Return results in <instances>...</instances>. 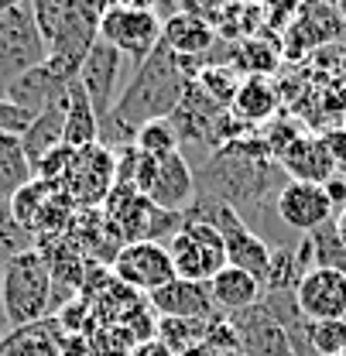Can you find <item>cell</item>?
<instances>
[{"mask_svg": "<svg viewBox=\"0 0 346 356\" xmlns=\"http://www.w3.org/2000/svg\"><path fill=\"white\" fill-rule=\"evenodd\" d=\"M192 79H196L192 69L182 58H175L165 44H158V51L141 69H134L113 106V117L134 134L155 120H172Z\"/></svg>", "mask_w": 346, "mask_h": 356, "instance_id": "1", "label": "cell"}, {"mask_svg": "<svg viewBox=\"0 0 346 356\" xmlns=\"http://www.w3.org/2000/svg\"><path fill=\"white\" fill-rule=\"evenodd\" d=\"M278 175V161H271L258 144H223L199 172L206 195L223 199L237 213L244 206H260L267 199V185Z\"/></svg>", "mask_w": 346, "mask_h": 356, "instance_id": "2", "label": "cell"}, {"mask_svg": "<svg viewBox=\"0 0 346 356\" xmlns=\"http://www.w3.org/2000/svg\"><path fill=\"white\" fill-rule=\"evenodd\" d=\"M31 7H35V24L42 31L48 58H58L79 72L89 48L100 42L103 7L86 0H35Z\"/></svg>", "mask_w": 346, "mask_h": 356, "instance_id": "3", "label": "cell"}, {"mask_svg": "<svg viewBox=\"0 0 346 356\" xmlns=\"http://www.w3.org/2000/svg\"><path fill=\"white\" fill-rule=\"evenodd\" d=\"M0 309L10 329L35 325L52 315V270L42 250H24L10 257L0 274Z\"/></svg>", "mask_w": 346, "mask_h": 356, "instance_id": "4", "label": "cell"}, {"mask_svg": "<svg viewBox=\"0 0 346 356\" xmlns=\"http://www.w3.org/2000/svg\"><path fill=\"white\" fill-rule=\"evenodd\" d=\"M165 21L158 17L155 3H103L100 38L113 44L134 69H141L162 44Z\"/></svg>", "mask_w": 346, "mask_h": 356, "instance_id": "5", "label": "cell"}, {"mask_svg": "<svg viewBox=\"0 0 346 356\" xmlns=\"http://www.w3.org/2000/svg\"><path fill=\"white\" fill-rule=\"evenodd\" d=\"M45 58L48 48L35 24V7L24 0H7V7L0 10V86L7 89Z\"/></svg>", "mask_w": 346, "mask_h": 356, "instance_id": "6", "label": "cell"}, {"mask_svg": "<svg viewBox=\"0 0 346 356\" xmlns=\"http://www.w3.org/2000/svg\"><path fill=\"white\" fill-rule=\"evenodd\" d=\"M168 257H172L175 277L182 281H199L210 284L219 270L226 267V247L223 236L217 233V226H210L206 220H189L182 222V229L165 243Z\"/></svg>", "mask_w": 346, "mask_h": 356, "instance_id": "7", "label": "cell"}, {"mask_svg": "<svg viewBox=\"0 0 346 356\" xmlns=\"http://www.w3.org/2000/svg\"><path fill=\"white\" fill-rule=\"evenodd\" d=\"M124 69H127V58H124L113 44L103 42V38L89 48L86 62L79 65V76H76V79H79L83 92L89 96V106H93V113H96V124L113 113L120 92L127 86V83H124Z\"/></svg>", "mask_w": 346, "mask_h": 356, "instance_id": "8", "label": "cell"}, {"mask_svg": "<svg viewBox=\"0 0 346 356\" xmlns=\"http://www.w3.org/2000/svg\"><path fill=\"white\" fill-rule=\"evenodd\" d=\"M76 76H79V72L69 69L65 62L45 58L42 65L28 69L24 76H17L10 86L3 89V99L14 103L17 110L38 117V113L48 110V106H58V103L65 99V92H69V86L76 83Z\"/></svg>", "mask_w": 346, "mask_h": 356, "instance_id": "9", "label": "cell"}, {"mask_svg": "<svg viewBox=\"0 0 346 356\" xmlns=\"http://www.w3.org/2000/svg\"><path fill=\"white\" fill-rule=\"evenodd\" d=\"M113 277L120 284H127L130 291H141V295L151 298L158 288H165L168 281H175L168 247L165 243H155V240L124 243L113 254Z\"/></svg>", "mask_w": 346, "mask_h": 356, "instance_id": "10", "label": "cell"}, {"mask_svg": "<svg viewBox=\"0 0 346 356\" xmlns=\"http://www.w3.org/2000/svg\"><path fill=\"white\" fill-rule=\"evenodd\" d=\"M113 185H117V158H113V151H107L100 144L76 151L65 178L58 181V188L72 202H83V206H93L100 199H110Z\"/></svg>", "mask_w": 346, "mask_h": 356, "instance_id": "11", "label": "cell"}, {"mask_svg": "<svg viewBox=\"0 0 346 356\" xmlns=\"http://www.w3.org/2000/svg\"><path fill=\"white\" fill-rule=\"evenodd\" d=\"M151 206L165 209V213H175V216H185L189 206L196 202L199 188H196V172L189 168L185 154L178 151L165 161H155L151 175H148V185L141 192Z\"/></svg>", "mask_w": 346, "mask_h": 356, "instance_id": "12", "label": "cell"}, {"mask_svg": "<svg viewBox=\"0 0 346 356\" xmlns=\"http://www.w3.org/2000/svg\"><path fill=\"white\" fill-rule=\"evenodd\" d=\"M278 220L288 229H299L302 236H308L312 229H319L322 222L333 220L336 206L326 192V185H312V181H285L274 202Z\"/></svg>", "mask_w": 346, "mask_h": 356, "instance_id": "13", "label": "cell"}, {"mask_svg": "<svg viewBox=\"0 0 346 356\" xmlns=\"http://www.w3.org/2000/svg\"><path fill=\"white\" fill-rule=\"evenodd\" d=\"M230 329L237 332V350L240 356H292L288 332L281 329V322L258 302L254 309L237 312L226 318Z\"/></svg>", "mask_w": 346, "mask_h": 356, "instance_id": "14", "label": "cell"}, {"mask_svg": "<svg viewBox=\"0 0 346 356\" xmlns=\"http://www.w3.org/2000/svg\"><path fill=\"white\" fill-rule=\"evenodd\" d=\"M340 35H343L340 7H329V3H305V7L295 10V17H292V24H288L285 51H288V58H302V51L333 44Z\"/></svg>", "mask_w": 346, "mask_h": 356, "instance_id": "15", "label": "cell"}, {"mask_svg": "<svg viewBox=\"0 0 346 356\" xmlns=\"http://www.w3.org/2000/svg\"><path fill=\"white\" fill-rule=\"evenodd\" d=\"M295 302H299V312L308 322L346 318V274L308 270L295 288Z\"/></svg>", "mask_w": 346, "mask_h": 356, "instance_id": "16", "label": "cell"}, {"mask_svg": "<svg viewBox=\"0 0 346 356\" xmlns=\"http://www.w3.org/2000/svg\"><path fill=\"white\" fill-rule=\"evenodd\" d=\"M162 44L172 51L175 58H182L189 69H192V76L199 72V58L217 44V31L203 21V17H196V14H189L185 7L172 14L168 21H165V28H162Z\"/></svg>", "mask_w": 346, "mask_h": 356, "instance_id": "17", "label": "cell"}, {"mask_svg": "<svg viewBox=\"0 0 346 356\" xmlns=\"http://www.w3.org/2000/svg\"><path fill=\"white\" fill-rule=\"evenodd\" d=\"M148 305L158 312L162 318H217V309H213V298H210V284H199V281H182L175 277L165 288H158Z\"/></svg>", "mask_w": 346, "mask_h": 356, "instance_id": "18", "label": "cell"}, {"mask_svg": "<svg viewBox=\"0 0 346 356\" xmlns=\"http://www.w3.org/2000/svg\"><path fill=\"white\" fill-rule=\"evenodd\" d=\"M278 165L292 175V181H312V185L333 181V172H336L333 151H329V144L319 140V137H295V140L278 154Z\"/></svg>", "mask_w": 346, "mask_h": 356, "instance_id": "19", "label": "cell"}, {"mask_svg": "<svg viewBox=\"0 0 346 356\" xmlns=\"http://www.w3.org/2000/svg\"><path fill=\"white\" fill-rule=\"evenodd\" d=\"M260 295H264V284H260L254 274L240 270V267L226 264L217 277L210 281L213 309H217V315H223V318H230V315H237V312L254 309L260 302Z\"/></svg>", "mask_w": 346, "mask_h": 356, "instance_id": "20", "label": "cell"}, {"mask_svg": "<svg viewBox=\"0 0 346 356\" xmlns=\"http://www.w3.org/2000/svg\"><path fill=\"white\" fill-rule=\"evenodd\" d=\"M65 96H69V92H65ZM21 147H24L31 168H35L38 161H45L52 151L65 147V99H62L58 106H48L45 113H38V117L28 124V131L21 134Z\"/></svg>", "mask_w": 346, "mask_h": 356, "instance_id": "21", "label": "cell"}, {"mask_svg": "<svg viewBox=\"0 0 346 356\" xmlns=\"http://www.w3.org/2000/svg\"><path fill=\"white\" fill-rule=\"evenodd\" d=\"M58 339H62L58 322L42 318L35 325H21L0 336V356H62Z\"/></svg>", "mask_w": 346, "mask_h": 356, "instance_id": "22", "label": "cell"}, {"mask_svg": "<svg viewBox=\"0 0 346 356\" xmlns=\"http://www.w3.org/2000/svg\"><path fill=\"white\" fill-rule=\"evenodd\" d=\"M274 110H278V89L267 76H247L230 103V113L237 120H247V124L267 120Z\"/></svg>", "mask_w": 346, "mask_h": 356, "instance_id": "23", "label": "cell"}, {"mask_svg": "<svg viewBox=\"0 0 346 356\" xmlns=\"http://www.w3.org/2000/svg\"><path fill=\"white\" fill-rule=\"evenodd\" d=\"M31 181H35V168L21 147V137L0 134V202H10Z\"/></svg>", "mask_w": 346, "mask_h": 356, "instance_id": "24", "label": "cell"}, {"mask_svg": "<svg viewBox=\"0 0 346 356\" xmlns=\"http://www.w3.org/2000/svg\"><path fill=\"white\" fill-rule=\"evenodd\" d=\"M93 144H96V113H93L89 96L76 79L69 86V96H65V147L83 151V147H93Z\"/></svg>", "mask_w": 346, "mask_h": 356, "instance_id": "25", "label": "cell"}, {"mask_svg": "<svg viewBox=\"0 0 346 356\" xmlns=\"http://www.w3.org/2000/svg\"><path fill=\"white\" fill-rule=\"evenodd\" d=\"M213 322V318H210ZM210 322L203 318H162L158 325V343L172 356H192L199 346H206L210 339Z\"/></svg>", "mask_w": 346, "mask_h": 356, "instance_id": "26", "label": "cell"}, {"mask_svg": "<svg viewBox=\"0 0 346 356\" xmlns=\"http://www.w3.org/2000/svg\"><path fill=\"white\" fill-rule=\"evenodd\" d=\"M308 243H312V264L315 270H336L346 274V243L340 236V226L336 220L322 222L319 229L308 233Z\"/></svg>", "mask_w": 346, "mask_h": 356, "instance_id": "27", "label": "cell"}, {"mask_svg": "<svg viewBox=\"0 0 346 356\" xmlns=\"http://www.w3.org/2000/svg\"><path fill=\"white\" fill-rule=\"evenodd\" d=\"M240 83H244V79H240L237 65H206V69H199L196 79H192V86L199 89L210 103H217L219 110L233 103Z\"/></svg>", "mask_w": 346, "mask_h": 356, "instance_id": "28", "label": "cell"}, {"mask_svg": "<svg viewBox=\"0 0 346 356\" xmlns=\"http://www.w3.org/2000/svg\"><path fill=\"white\" fill-rule=\"evenodd\" d=\"M134 147L144 158H151V161H165V158H172V154L182 151L178 147V131L172 127V120H155V124L141 127L137 137H134Z\"/></svg>", "mask_w": 346, "mask_h": 356, "instance_id": "29", "label": "cell"}, {"mask_svg": "<svg viewBox=\"0 0 346 356\" xmlns=\"http://www.w3.org/2000/svg\"><path fill=\"white\" fill-rule=\"evenodd\" d=\"M308 350H312V356H343L346 353V318L308 322Z\"/></svg>", "mask_w": 346, "mask_h": 356, "instance_id": "30", "label": "cell"}, {"mask_svg": "<svg viewBox=\"0 0 346 356\" xmlns=\"http://www.w3.org/2000/svg\"><path fill=\"white\" fill-rule=\"evenodd\" d=\"M278 62H281V48L278 42H264V35L240 44V69L247 76H267L278 69Z\"/></svg>", "mask_w": 346, "mask_h": 356, "instance_id": "31", "label": "cell"}, {"mask_svg": "<svg viewBox=\"0 0 346 356\" xmlns=\"http://www.w3.org/2000/svg\"><path fill=\"white\" fill-rule=\"evenodd\" d=\"M31 120H35L31 113L17 110L14 103H7V99L0 96V134H14V137H21V134L28 131Z\"/></svg>", "mask_w": 346, "mask_h": 356, "instance_id": "32", "label": "cell"}, {"mask_svg": "<svg viewBox=\"0 0 346 356\" xmlns=\"http://www.w3.org/2000/svg\"><path fill=\"white\" fill-rule=\"evenodd\" d=\"M134 356H172L158 339H148V343H141L137 350H134Z\"/></svg>", "mask_w": 346, "mask_h": 356, "instance_id": "33", "label": "cell"}, {"mask_svg": "<svg viewBox=\"0 0 346 356\" xmlns=\"http://www.w3.org/2000/svg\"><path fill=\"white\" fill-rule=\"evenodd\" d=\"M336 226H340V236H343V243H346V206H343V213L336 216Z\"/></svg>", "mask_w": 346, "mask_h": 356, "instance_id": "34", "label": "cell"}, {"mask_svg": "<svg viewBox=\"0 0 346 356\" xmlns=\"http://www.w3.org/2000/svg\"><path fill=\"white\" fill-rule=\"evenodd\" d=\"M340 17H343V31H346V0L340 3Z\"/></svg>", "mask_w": 346, "mask_h": 356, "instance_id": "35", "label": "cell"}, {"mask_svg": "<svg viewBox=\"0 0 346 356\" xmlns=\"http://www.w3.org/2000/svg\"><path fill=\"white\" fill-rule=\"evenodd\" d=\"M340 69H343V76H346V48H343V55H340Z\"/></svg>", "mask_w": 346, "mask_h": 356, "instance_id": "36", "label": "cell"}, {"mask_svg": "<svg viewBox=\"0 0 346 356\" xmlns=\"http://www.w3.org/2000/svg\"><path fill=\"white\" fill-rule=\"evenodd\" d=\"M343 356H346V353H343Z\"/></svg>", "mask_w": 346, "mask_h": 356, "instance_id": "37", "label": "cell"}]
</instances>
